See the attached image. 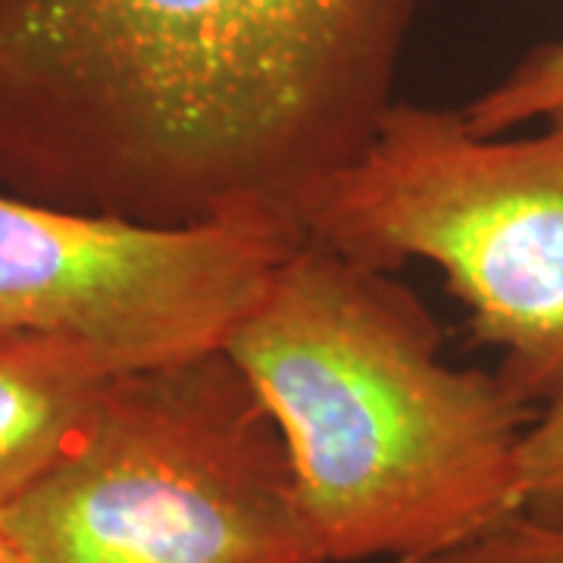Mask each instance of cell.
Returning a JSON list of instances; mask_svg holds the SVG:
<instances>
[{
  "label": "cell",
  "mask_w": 563,
  "mask_h": 563,
  "mask_svg": "<svg viewBox=\"0 0 563 563\" xmlns=\"http://www.w3.org/2000/svg\"><path fill=\"white\" fill-rule=\"evenodd\" d=\"M439 344L407 288L307 235L222 344L279 426L329 563L435 558L523 514L532 407Z\"/></svg>",
  "instance_id": "2"
},
{
  "label": "cell",
  "mask_w": 563,
  "mask_h": 563,
  "mask_svg": "<svg viewBox=\"0 0 563 563\" xmlns=\"http://www.w3.org/2000/svg\"><path fill=\"white\" fill-rule=\"evenodd\" d=\"M0 526L29 563H329L279 426L222 347L113 376Z\"/></svg>",
  "instance_id": "3"
},
{
  "label": "cell",
  "mask_w": 563,
  "mask_h": 563,
  "mask_svg": "<svg viewBox=\"0 0 563 563\" xmlns=\"http://www.w3.org/2000/svg\"><path fill=\"white\" fill-rule=\"evenodd\" d=\"M301 235L388 273L439 266L529 407L563 401V129L476 135L463 110L395 101L301 210Z\"/></svg>",
  "instance_id": "4"
},
{
  "label": "cell",
  "mask_w": 563,
  "mask_h": 563,
  "mask_svg": "<svg viewBox=\"0 0 563 563\" xmlns=\"http://www.w3.org/2000/svg\"><path fill=\"white\" fill-rule=\"evenodd\" d=\"M476 135H507L526 122L563 129V38L536 47L507 79L463 107Z\"/></svg>",
  "instance_id": "7"
},
{
  "label": "cell",
  "mask_w": 563,
  "mask_h": 563,
  "mask_svg": "<svg viewBox=\"0 0 563 563\" xmlns=\"http://www.w3.org/2000/svg\"><path fill=\"white\" fill-rule=\"evenodd\" d=\"M120 369L85 342L0 335V510L69 451Z\"/></svg>",
  "instance_id": "6"
},
{
  "label": "cell",
  "mask_w": 563,
  "mask_h": 563,
  "mask_svg": "<svg viewBox=\"0 0 563 563\" xmlns=\"http://www.w3.org/2000/svg\"><path fill=\"white\" fill-rule=\"evenodd\" d=\"M0 563H29V558L20 551V544L10 539V532L0 526Z\"/></svg>",
  "instance_id": "10"
},
{
  "label": "cell",
  "mask_w": 563,
  "mask_h": 563,
  "mask_svg": "<svg viewBox=\"0 0 563 563\" xmlns=\"http://www.w3.org/2000/svg\"><path fill=\"white\" fill-rule=\"evenodd\" d=\"M301 232L76 213L0 191V335L85 342L120 369L217 351Z\"/></svg>",
  "instance_id": "5"
},
{
  "label": "cell",
  "mask_w": 563,
  "mask_h": 563,
  "mask_svg": "<svg viewBox=\"0 0 563 563\" xmlns=\"http://www.w3.org/2000/svg\"><path fill=\"white\" fill-rule=\"evenodd\" d=\"M523 514L563 526V401L544 407L520 444Z\"/></svg>",
  "instance_id": "8"
},
{
  "label": "cell",
  "mask_w": 563,
  "mask_h": 563,
  "mask_svg": "<svg viewBox=\"0 0 563 563\" xmlns=\"http://www.w3.org/2000/svg\"><path fill=\"white\" fill-rule=\"evenodd\" d=\"M391 563H563V526L517 514L454 551Z\"/></svg>",
  "instance_id": "9"
},
{
  "label": "cell",
  "mask_w": 563,
  "mask_h": 563,
  "mask_svg": "<svg viewBox=\"0 0 563 563\" xmlns=\"http://www.w3.org/2000/svg\"><path fill=\"white\" fill-rule=\"evenodd\" d=\"M417 0H0V191L301 232L391 107Z\"/></svg>",
  "instance_id": "1"
}]
</instances>
